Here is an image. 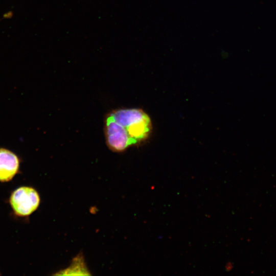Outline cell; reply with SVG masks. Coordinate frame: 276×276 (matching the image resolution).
Returning <instances> with one entry per match:
<instances>
[{"mask_svg":"<svg viewBox=\"0 0 276 276\" xmlns=\"http://www.w3.org/2000/svg\"><path fill=\"white\" fill-rule=\"evenodd\" d=\"M152 130L149 116L140 108H120L107 114L104 120L106 145L114 152H122L145 141Z\"/></svg>","mask_w":276,"mask_h":276,"instance_id":"1","label":"cell"},{"mask_svg":"<svg viewBox=\"0 0 276 276\" xmlns=\"http://www.w3.org/2000/svg\"><path fill=\"white\" fill-rule=\"evenodd\" d=\"M40 197L35 189L30 187H21L11 194L9 202L16 215L26 217L32 214L38 207Z\"/></svg>","mask_w":276,"mask_h":276,"instance_id":"2","label":"cell"},{"mask_svg":"<svg viewBox=\"0 0 276 276\" xmlns=\"http://www.w3.org/2000/svg\"><path fill=\"white\" fill-rule=\"evenodd\" d=\"M19 168V159L11 151L0 148V181L11 180L17 173Z\"/></svg>","mask_w":276,"mask_h":276,"instance_id":"3","label":"cell"}]
</instances>
